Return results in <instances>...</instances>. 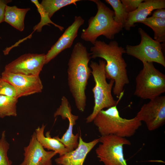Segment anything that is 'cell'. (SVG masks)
I'll use <instances>...</instances> for the list:
<instances>
[{
  "label": "cell",
  "mask_w": 165,
  "mask_h": 165,
  "mask_svg": "<svg viewBox=\"0 0 165 165\" xmlns=\"http://www.w3.org/2000/svg\"><path fill=\"white\" fill-rule=\"evenodd\" d=\"M140 23L151 28L154 32V39L165 46V18L151 16L147 18Z\"/></svg>",
  "instance_id": "cell-19"
},
{
  "label": "cell",
  "mask_w": 165,
  "mask_h": 165,
  "mask_svg": "<svg viewBox=\"0 0 165 165\" xmlns=\"http://www.w3.org/2000/svg\"><path fill=\"white\" fill-rule=\"evenodd\" d=\"M9 148V144L6 138L5 131H3L0 139V165H12V162L7 155Z\"/></svg>",
  "instance_id": "cell-24"
},
{
  "label": "cell",
  "mask_w": 165,
  "mask_h": 165,
  "mask_svg": "<svg viewBox=\"0 0 165 165\" xmlns=\"http://www.w3.org/2000/svg\"><path fill=\"white\" fill-rule=\"evenodd\" d=\"M90 51L91 58L99 57L105 60L106 79L114 81L113 93L117 97L121 98L125 86L129 83L127 64L123 56L126 53L125 50L115 41L107 44L97 40L90 48Z\"/></svg>",
  "instance_id": "cell-1"
},
{
  "label": "cell",
  "mask_w": 165,
  "mask_h": 165,
  "mask_svg": "<svg viewBox=\"0 0 165 165\" xmlns=\"http://www.w3.org/2000/svg\"><path fill=\"white\" fill-rule=\"evenodd\" d=\"M152 16L160 18H165V9H156L153 12Z\"/></svg>",
  "instance_id": "cell-28"
},
{
  "label": "cell",
  "mask_w": 165,
  "mask_h": 165,
  "mask_svg": "<svg viewBox=\"0 0 165 165\" xmlns=\"http://www.w3.org/2000/svg\"><path fill=\"white\" fill-rule=\"evenodd\" d=\"M85 20L80 16H75L73 23L69 26L56 42L48 51L45 56V64L57 56L60 53L70 48L78 35L80 27Z\"/></svg>",
  "instance_id": "cell-13"
},
{
  "label": "cell",
  "mask_w": 165,
  "mask_h": 165,
  "mask_svg": "<svg viewBox=\"0 0 165 165\" xmlns=\"http://www.w3.org/2000/svg\"><path fill=\"white\" fill-rule=\"evenodd\" d=\"M90 1L96 4L97 12L88 20V27L82 30L81 38L93 45L101 35L109 39H113L115 35L122 30L123 25L115 21L114 11L103 2L99 0Z\"/></svg>",
  "instance_id": "cell-3"
},
{
  "label": "cell",
  "mask_w": 165,
  "mask_h": 165,
  "mask_svg": "<svg viewBox=\"0 0 165 165\" xmlns=\"http://www.w3.org/2000/svg\"><path fill=\"white\" fill-rule=\"evenodd\" d=\"M0 95L16 98V92L14 86L7 81L0 79Z\"/></svg>",
  "instance_id": "cell-25"
},
{
  "label": "cell",
  "mask_w": 165,
  "mask_h": 165,
  "mask_svg": "<svg viewBox=\"0 0 165 165\" xmlns=\"http://www.w3.org/2000/svg\"><path fill=\"white\" fill-rule=\"evenodd\" d=\"M80 1V0H43L40 4L50 19L54 13L61 8L71 4L76 6V2Z\"/></svg>",
  "instance_id": "cell-21"
},
{
  "label": "cell",
  "mask_w": 165,
  "mask_h": 165,
  "mask_svg": "<svg viewBox=\"0 0 165 165\" xmlns=\"http://www.w3.org/2000/svg\"><path fill=\"white\" fill-rule=\"evenodd\" d=\"M44 53L22 55L6 65L4 71L29 76H38L45 64Z\"/></svg>",
  "instance_id": "cell-10"
},
{
  "label": "cell",
  "mask_w": 165,
  "mask_h": 165,
  "mask_svg": "<svg viewBox=\"0 0 165 165\" xmlns=\"http://www.w3.org/2000/svg\"><path fill=\"white\" fill-rule=\"evenodd\" d=\"M31 2L36 6L41 17L40 22L34 28V30H37V31L40 32L42 27L45 25H50L49 24H51L58 28L61 31L63 30L64 29L63 27L55 24L51 20L38 0H31Z\"/></svg>",
  "instance_id": "cell-23"
},
{
  "label": "cell",
  "mask_w": 165,
  "mask_h": 165,
  "mask_svg": "<svg viewBox=\"0 0 165 165\" xmlns=\"http://www.w3.org/2000/svg\"><path fill=\"white\" fill-rule=\"evenodd\" d=\"M46 125L43 124L42 126L38 127L35 130L36 139L44 148L56 152L59 156L69 152L68 150L63 144L55 137L52 138L50 135V132H46L45 136L44 131Z\"/></svg>",
  "instance_id": "cell-16"
},
{
  "label": "cell",
  "mask_w": 165,
  "mask_h": 165,
  "mask_svg": "<svg viewBox=\"0 0 165 165\" xmlns=\"http://www.w3.org/2000/svg\"><path fill=\"white\" fill-rule=\"evenodd\" d=\"M143 68L137 76L134 95L143 99H154L165 92V75L152 62L143 63Z\"/></svg>",
  "instance_id": "cell-6"
},
{
  "label": "cell",
  "mask_w": 165,
  "mask_h": 165,
  "mask_svg": "<svg viewBox=\"0 0 165 165\" xmlns=\"http://www.w3.org/2000/svg\"><path fill=\"white\" fill-rule=\"evenodd\" d=\"M105 61L102 60H100L98 63L91 61L90 67L95 83L92 89L94 106L92 113L86 119L87 123L93 121L100 111L117 105L121 99L116 101L112 95V90L114 81L112 80H110L108 83L107 81L105 70Z\"/></svg>",
  "instance_id": "cell-5"
},
{
  "label": "cell",
  "mask_w": 165,
  "mask_h": 165,
  "mask_svg": "<svg viewBox=\"0 0 165 165\" xmlns=\"http://www.w3.org/2000/svg\"><path fill=\"white\" fill-rule=\"evenodd\" d=\"M24 160L19 165H52V158L57 153L45 150L37 140L35 132L29 144L24 148Z\"/></svg>",
  "instance_id": "cell-12"
},
{
  "label": "cell",
  "mask_w": 165,
  "mask_h": 165,
  "mask_svg": "<svg viewBox=\"0 0 165 165\" xmlns=\"http://www.w3.org/2000/svg\"><path fill=\"white\" fill-rule=\"evenodd\" d=\"M30 8H19L16 6H7L6 8L4 21L20 31L24 28V20Z\"/></svg>",
  "instance_id": "cell-17"
},
{
  "label": "cell",
  "mask_w": 165,
  "mask_h": 165,
  "mask_svg": "<svg viewBox=\"0 0 165 165\" xmlns=\"http://www.w3.org/2000/svg\"><path fill=\"white\" fill-rule=\"evenodd\" d=\"M96 149L97 157L105 165H128L124 155V145H130L126 138L113 135L101 136Z\"/></svg>",
  "instance_id": "cell-8"
},
{
  "label": "cell",
  "mask_w": 165,
  "mask_h": 165,
  "mask_svg": "<svg viewBox=\"0 0 165 165\" xmlns=\"http://www.w3.org/2000/svg\"><path fill=\"white\" fill-rule=\"evenodd\" d=\"M93 121L101 136L113 135L125 138L133 136L142 124L136 117L131 119L121 117L117 105L100 111Z\"/></svg>",
  "instance_id": "cell-4"
},
{
  "label": "cell",
  "mask_w": 165,
  "mask_h": 165,
  "mask_svg": "<svg viewBox=\"0 0 165 165\" xmlns=\"http://www.w3.org/2000/svg\"><path fill=\"white\" fill-rule=\"evenodd\" d=\"M12 1L11 0H0V24L4 21L5 9L7 4Z\"/></svg>",
  "instance_id": "cell-27"
},
{
  "label": "cell",
  "mask_w": 165,
  "mask_h": 165,
  "mask_svg": "<svg viewBox=\"0 0 165 165\" xmlns=\"http://www.w3.org/2000/svg\"><path fill=\"white\" fill-rule=\"evenodd\" d=\"M99 142V138L86 142L81 135L79 136L77 147L56 158L55 161L58 165H83L88 154Z\"/></svg>",
  "instance_id": "cell-14"
},
{
  "label": "cell",
  "mask_w": 165,
  "mask_h": 165,
  "mask_svg": "<svg viewBox=\"0 0 165 165\" xmlns=\"http://www.w3.org/2000/svg\"><path fill=\"white\" fill-rule=\"evenodd\" d=\"M141 37L140 43L135 46L127 45L126 53L145 62H156L165 67L163 52L165 46L152 38L141 28H138Z\"/></svg>",
  "instance_id": "cell-7"
},
{
  "label": "cell",
  "mask_w": 165,
  "mask_h": 165,
  "mask_svg": "<svg viewBox=\"0 0 165 165\" xmlns=\"http://www.w3.org/2000/svg\"><path fill=\"white\" fill-rule=\"evenodd\" d=\"M144 0H121L126 11L128 13L135 11Z\"/></svg>",
  "instance_id": "cell-26"
},
{
  "label": "cell",
  "mask_w": 165,
  "mask_h": 165,
  "mask_svg": "<svg viewBox=\"0 0 165 165\" xmlns=\"http://www.w3.org/2000/svg\"><path fill=\"white\" fill-rule=\"evenodd\" d=\"M91 54L81 42H77L72 49L68 63V82L75 105L80 111H84L86 105L85 93L91 69L88 64Z\"/></svg>",
  "instance_id": "cell-2"
},
{
  "label": "cell",
  "mask_w": 165,
  "mask_h": 165,
  "mask_svg": "<svg viewBox=\"0 0 165 165\" xmlns=\"http://www.w3.org/2000/svg\"><path fill=\"white\" fill-rule=\"evenodd\" d=\"M145 123L148 130L153 131L165 123V96H159L142 105L135 116Z\"/></svg>",
  "instance_id": "cell-9"
},
{
  "label": "cell",
  "mask_w": 165,
  "mask_h": 165,
  "mask_svg": "<svg viewBox=\"0 0 165 165\" xmlns=\"http://www.w3.org/2000/svg\"><path fill=\"white\" fill-rule=\"evenodd\" d=\"M18 99L15 97L0 95V118L17 116Z\"/></svg>",
  "instance_id": "cell-20"
},
{
  "label": "cell",
  "mask_w": 165,
  "mask_h": 165,
  "mask_svg": "<svg viewBox=\"0 0 165 165\" xmlns=\"http://www.w3.org/2000/svg\"></svg>",
  "instance_id": "cell-29"
},
{
  "label": "cell",
  "mask_w": 165,
  "mask_h": 165,
  "mask_svg": "<svg viewBox=\"0 0 165 165\" xmlns=\"http://www.w3.org/2000/svg\"><path fill=\"white\" fill-rule=\"evenodd\" d=\"M78 118V116L74 115L69 118L68 119L69 121L68 127L66 132L61 138H60L58 136L55 137L63 144L69 152L75 149L78 145L79 134L77 133L76 135H74L73 133V127L75 124L76 121Z\"/></svg>",
  "instance_id": "cell-18"
},
{
  "label": "cell",
  "mask_w": 165,
  "mask_h": 165,
  "mask_svg": "<svg viewBox=\"0 0 165 165\" xmlns=\"http://www.w3.org/2000/svg\"><path fill=\"white\" fill-rule=\"evenodd\" d=\"M165 8V0H144L135 11L128 13L123 28L129 31L131 27H134L136 23L144 20L153 10Z\"/></svg>",
  "instance_id": "cell-15"
},
{
  "label": "cell",
  "mask_w": 165,
  "mask_h": 165,
  "mask_svg": "<svg viewBox=\"0 0 165 165\" xmlns=\"http://www.w3.org/2000/svg\"><path fill=\"white\" fill-rule=\"evenodd\" d=\"M15 88L16 98L41 92L43 88L42 81L38 76H29L12 73L4 71L1 78Z\"/></svg>",
  "instance_id": "cell-11"
},
{
  "label": "cell",
  "mask_w": 165,
  "mask_h": 165,
  "mask_svg": "<svg viewBox=\"0 0 165 165\" xmlns=\"http://www.w3.org/2000/svg\"><path fill=\"white\" fill-rule=\"evenodd\" d=\"M105 2L109 4L114 11V19L115 21L123 25L125 24L128 13L126 11L121 0H105Z\"/></svg>",
  "instance_id": "cell-22"
}]
</instances>
